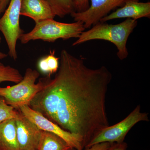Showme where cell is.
Listing matches in <instances>:
<instances>
[{
	"mask_svg": "<svg viewBox=\"0 0 150 150\" xmlns=\"http://www.w3.org/2000/svg\"><path fill=\"white\" fill-rule=\"evenodd\" d=\"M59 67L51 79L59 94L56 124L79 136L83 149L109 126L105 106L112 74L105 66L87 67L82 58L61 51Z\"/></svg>",
	"mask_w": 150,
	"mask_h": 150,
	"instance_id": "obj_1",
	"label": "cell"
},
{
	"mask_svg": "<svg viewBox=\"0 0 150 150\" xmlns=\"http://www.w3.org/2000/svg\"><path fill=\"white\" fill-rule=\"evenodd\" d=\"M137 24V20L130 18L116 24L99 22L90 29L82 33L72 46H78L91 40H106L116 46L117 56L120 60H123L129 55L127 41Z\"/></svg>",
	"mask_w": 150,
	"mask_h": 150,
	"instance_id": "obj_2",
	"label": "cell"
},
{
	"mask_svg": "<svg viewBox=\"0 0 150 150\" xmlns=\"http://www.w3.org/2000/svg\"><path fill=\"white\" fill-rule=\"evenodd\" d=\"M85 29L81 22L65 23L51 19L35 23L34 28L30 32L23 33L19 40L23 44L38 40L54 43L59 39L67 40L78 38Z\"/></svg>",
	"mask_w": 150,
	"mask_h": 150,
	"instance_id": "obj_3",
	"label": "cell"
},
{
	"mask_svg": "<svg viewBox=\"0 0 150 150\" xmlns=\"http://www.w3.org/2000/svg\"><path fill=\"white\" fill-rule=\"evenodd\" d=\"M40 75L37 70L28 68L22 80L18 83L0 87V97L17 110L22 106H29L34 97L45 86V78L40 79L36 83Z\"/></svg>",
	"mask_w": 150,
	"mask_h": 150,
	"instance_id": "obj_4",
	"label": "cell"
},
{
	"mask_svg": "<svg viewBox=\"0 0 150 150\" xmlns=\"http://www.w3.org/2000/svg\"><path fill=\"white\" fill-rule=\"evenodd\" d=\"M148 115L146 112H141L140 105H137L126 118L100 131L85 148L103 142L120 143L124 142L126 135L136 124L141 121H149Z\"/></svg>",
	"mask_w": 150,
	"mask_h": 150,
	"instance_id": "obj_5",
	"label": "cell"
},
{
	"mask_svg": "<svg viewBox=\"0 0 150 150\" xmlns=\"http://www.w3.org/2000/svg\"><path fill=\"white\" fill-rule=\"evenodd\" d=\"M22 0H10L9 4L0 18V31L6 42L8 54L14 60L18 58L16 44L24 30L20 25Z\"/></svg>",
	"mask_w": 150,
	"mask_h": 150,
	"instance_id": "obj_6",
	"label": "cell"
},
{
	"mask_svg": "<svg viewBox=\"0 0 150 150\" xmlns=\"http://www.w3.org/2000/svg\"><path fill=\"white\" fill-rule=\"evenodd\" d=\"M18 110L40 130L53 133L61 137L72 149L76 150H83L82 140L79 136L64 130L58 124L48 120L28 105L22 106Z\"/></svg>",
	"mask_w": 150,
	"mask_h": 150,
	"instance_id": "obj_7",
	"label": "cell"
},
{
	"mask_svg": "<svg viewBox=\"0 0 150 150\" xmlns=\"http://www.w3.org/2000/svg\"><path fill=\"white\" fill-rule=\"evenodd\" d=\"M127 0H90L91 4L86 10L74 12L71 15L74 21L83 23L85 29L90 28L99 22L114 9L122 6Z\"/></svg>",
	"mask_w": 150,
	"mask_h": 150,
	"instance_id": "obj_8",
	"label": "cell"
},
{
	"mask_svg": "<svg viewBox=\"0 0 150 150\" xmlns=\"http://www.w3.org/2000/svg\"><path fill=\"white\" fill-rule=\"evenodd\" d=\"M15 121L17 140L20 150H37L41 130L22 114Z\"/></svg>",
	"mask_w": 150,
	"mask_h": 150,
	"instance_id": "obj_9",
	"label": "cell"
},
{
	"mask_svg": "<svg viewBox=\"0 0 150 150\" xmlns=\"http://www.w3.org/2000/svg\"><path fill=\"white\" fill-rule=\"evenodd\" d=\"M150 17V2H141L139 0H127L124 4L115 11L101 19L100 22L118 18H127L137 20L142 18Z\"/></svg>",
	"mask_w": 150,
	"mask_h": 150,
	"instance_id": "obj_10",
	"label": "cell"
},
{
	"mask_svg": "<svg viewBox=\"0 0 150 150\" xmlns=\"http://www.w3.org/2000/svg\"><path fill=\"white\" fill-rule=\"evenodd\" d=\"M20 14L32 19L35 23L56 16L46 0H22Z\"/></svg>",
	"mask_w": 150,
	"mask_h": 150,
	"instance_id": "obj_11",
	"label": "cell"
},
{
	"mask_svg": "<svg viewBox=\"0 0 150 150\" xmlns=\"http://www.w3.org/2000/svg\"><path fill=\"white\" fill-rule=\"evenodd\" d=\"M0 150H20L15 119H9L0 123Z\"/></svg>",
	"mask_w": 150,
	"mask_h": 150,
	"instance_id": "obj_12",
	"label": "cell"
},
{
	"mask_svg": "<svg viewBox=\"0 0 150 150\" xmlns=\"http://www.w3.org/2000/svg\"><path fill=\"white\" fill-rule=\"evenodd\" d=\"M64 140L56 134L41 130L37 150H71Z\"/></svg>",
	"mask_w": 150,
	"mask_h": 150,
	"instance_id": "obj_13",
	"label": "cell"
},
{
	"mask_svg": "<svg viewBox=\"0 0 150 150\" xmlns=\"http://www.w3.org/2000/svg\"><path fill=\"white\" fill-rule=\"evenodd\" d=\"M59 58L56 56L55 50H50L47 56L42 57L38 62V68L41 73L51 77V75L56 74L59 67Z\"/></svg>",
	"mask_w": 150,
	"mask_h": 150,
	"instance_id": "obj_14",
	"label": "cell"
},
{
	"mask_svg": "<svg viewBox=\"0 0 150 150\" xmlns=\"http://www.w3.org/2000/svg\"><path fill=\"white\" fill-rule=\"evenodd\" d=\"M56 16L62 18L75 11L73 0H46Z\"/></svg>",
	"mask_w": 150,
	"mask_h": 150,
	"instance_id": "obj_15",
	"label": "cell"
},
{
	"mask_svg": "<svg viewBox=\"0 0 150 150\" xmlns=\"http://www.w3.org/2000/svg\"><path fill=\"white\" fill-rule=\"evenodd\" d=\"M23 78V76L18 69L0 62V83L5 82L17 83Z\"/></svg>",
	"mask_w": 150,
	"mask_h": 150,
	"instance_id": "obj_16",
	"label": "cell"
},
{
	"mask_svg": "<svg viewBox=\"0 0 150 150\" xmlns=\"http://www.w3.org/2000/svg\"><path fill=\"white\" fill-rule=\"evenodd\" d=\"M22 113L18 110L7 104L2 98L0 97V123L9 119H17Z\"/></svg>",
	"mask_w": 150,
	"mask_h": 150,
	"instance_id": "obj_17",
	"label": "cell"
},
{
	"mask_svg": "<svg viewBox=\"0 0 150 150\" xmlns=\"http://www.w3.org/2000/svg\"><path fill=\"white\" fill-rule=\"evenodd\" d=\"M90 0H73L75 11L81 12L86 10L89 6Z\"/></svg>",
	"mask_w": 150,
	"mask_h": 150,
	"instance_id": "obj_18",
	"label": "cell"
},
{
	"mask_svg": "<svg viewBox=\"0 0 150 150\" xmlns=\"http://www.w3.org/2000/svg\"><path fill=\"white\" fill-rule=\"evenodd\" d=\"M112 143L103 142L93 145L90 147L85 148L83 150H107Z\"/></svg>",
	"mask_w": 150,
	"mask_h": 150,
	"instance_id": "obj_19",
	"label": "cell"
},
{
	"mask_svg": "<svg viewBox=\"0 0 150 150\" xmlns=\"http://www.w3.org/2000/svg\"><path fill=\"white\" fill-rule=\"evenodd\" d=\"M128 145L125 142L122 143H112L110 147L107 150H127Z\"/></svg>",
	"mask_w": 150,
	"mask_h": 150,
	"instance_id": "obj_20",
	"label": "cell"
},
{
	"mask_svg": "<svg viewBox=\"0 0 150 150\" xmlns=\"http://www.w3.org/2000/svg\"><path fill=\"white\" fill-rule=\"evenodd\" d=\"M10 0H0V14L4 12Z\"/></svg>",
	"mask_w": 150,
	"mask_h": 150,
	"instance_id": "obj_21",
	"label": "cell"
},
{
	"mask_svg": "<svg viewBox=\"0 0 150 150\" xmlns=\"http://www.w3.org/2000/svg\"><path fill=\"white\" fill-rule=\"evenodd\" d=\"M8 56V54H6V53H3V52H1V51H0V60L6 58Z\"/></svg>",
	"mask_w": 150,
	"mask_h": 150,
	"instance_id": "obj_22",
	"label": "cell"
},
{
	"mask_svg": "<svg viewBox=\"0 0 150 150\" xmlns=\"http://www.w3.org/2000/svg\"><path fill=\"white\" fill-rule=\"evenodd\" d=\"M2 41V38L1 37V36H0V43H1V42Z\"/></svg>",
	"mask_w": 150,
	"mask_h": 150,
	"instance_id": "obj_23",
	"label": "cell"
},
{
	"mask_svg": "<svg viewBox=\"0 0 150 150\" xmlns=\"http://www.w3.org/2000/svg\"><path fill=\"white\" fill-rule=\"evenodd\" d=\"M71 150H76L75 149H71Z\"/></svg>",
	"mask_w": 150,
	"mask_h": 150,
	"instance_id": "obj_24",
	"label": "cell"
}]
</instances>
